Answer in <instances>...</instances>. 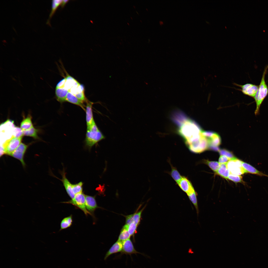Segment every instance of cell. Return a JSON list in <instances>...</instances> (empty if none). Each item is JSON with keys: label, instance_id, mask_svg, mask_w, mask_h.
Instances as JSON below:
<instances>
[{"label": "cell", "instance_id": "obj_1", "mask_svg": "<svg viewBox=\"0 0 268 268\" xmlns=\"http://www.w3.org/2000/svg\"><path fill=\"white\" fill-rule=\"evenodd\" d=\"M171 118L177 127V132L188 148L203 136L202 130L195 121L179 110L174 111Z\"/></svg>", "mask_w": 268, "mask_h": 268}, {"label": "cell", "instance_id": "obj_2", "mask_svg": "<svg viewBox=\"0 0 268 268\" xmlns=\"http://www.w3.org/2000/svg\"><path fill=\"white\" fill-rule=\"evenodd\" d=\"M268 68V66H267L264 68L258 90L254 98L256 104V108L254 112L255 115L259 114L261 106L268 95V87L265 80V76L267 73Z\"/></svg>", "mask_w": 268, "mask_h": 268}, {"label": "cell", "instance_id": "obj_3", "mask_svg": "<svg viewBox=\"0 0 268 268\" xmlns=\"http://www.w3.org/2000/svg\"><path fill=\"white\" fill-rule=\"evenodd\" d=\"M105 138L95 122L87 129L85 140V145L89 148H91Z\"/></svg>", "mask_w": 268, "mask_h": 268}, {"label": "cell", "instance_id": "obj_4", "mask_svg": "<svg viewBox=\"0 0 268 268\" xmlns=\"http://www.w3.org/2000/svg\"><path fill=\"white\" fill-rule=\"evenodd\" d=\"M22 137H17L13 136L7 140L0 147V151L10 156L21 143Z\"/></svg>", "mask_w": 268, "mask_h": 268}, {"label": "cell", "instance_id": "obj_5", "mask_svg": "<svg viewBox=\"0 0 268 268\" xmlns=\"http://www.w3.org/2000/svg\"><path fill=\"white\" fill-rule=\"evenodd\" d=\"M242 161L235 158L227 163V167L230 173L239 175L247 173L242 166Z\"/></svg>", "mask_w": 268, "mask_h": 268}, {"label": "cell", "instance_id": "obj_6", "mask_svg": "<svg viewBox=\"0 0 268 268\" xmlns=\"http://www.w3.org/2000/svg\"><path fill=\"white\" fill-rule=\"evenodd\" d=\"M85 196L86 195L82 192L76 194L73 199L63 203H70L75 205L82 211L86 215L91 214L86 208Z\"/></svg>", "mask_w": 268, "mask_h": 268}, {"label": "cell", "instance_id": "obj_7", "mask_svg": "<svg viewBox=\"0 0 268 268\" xmlns=\"http://www.w3.org/2000/svg\"><path fill=\"white\" fill-rule=\"evenodd\" d=\"M233 84L240 88L239 89L234 88L235 89L241 91L245 95L254 98L256 93L259 87V85L250 83L241 85L234 82Z\"/></svg>", "mask_w": 268, "mask_h": 268}, {"label": "cell", "instance_id": "obj_8", "mask_svg": "<svg viewBox=\"0 0 268 268\" xmlns=\"http://www.w3.org/2000/svg\"><path fill=\"white\" fill-rule=\"evenodd\" d=\"M65 79L64 78L59 82L56 85L55 89L56 98L57 100L60 103L66 102L67 95L68 90L64 87Z\"/></svg>", "mask_w": 268, "mask_h": 268}, {"label": "cell", "instance_id": "obj_9", "mask_svg": "<svg viewBox=\"0 0 268 268\" xmlns=\"http://www.w3.org/2000/svg\"><path fill=\"white\" fill-rule=\"evenodd\" d=\"M138 253L143 254L136 250L132 241L129 239L122 242V248L121 253L116 258H119L124 254L131 256L132 254Z\"/></svg>", "mask_w": 268, "mask_h": 268}, {"label": "cell", "instance_id": "obj_10", "mask_svg": "<svg viewBox=\"0 0 268 268\" xmlns=\"http://www.w3.org/2000/svg\"><path fill=\"white\" fill-rule=\"evenodd\" d=\"M28 147V145L21 143L10 156L20 161L24 167L26 166L24 160V156Z\"/></svg>", "mask_w": 268, "mask_h": 268}, {"label": "cell", "instance_id": "obj_11", "mask_svg": "<svg viewBox=\"0 0 268 268\" xmlns=\"http://www.w3.org/2000/svg\"><path fill=\"white\" fill-rule=\"evenodd\" d=\"M181 189L187 195L195 191L191 182L186 177H182L177 184Z\"/></svg>", "mask_w": 268, "mask_h": 268}, {"label": "cell", "instance_id": "obj_12", "mask_svg": "<svg viewBox=\"0 0 268 268\" xmlns=\"http://www.w3.org/2000/svg\"><path fill=\"white\" fill-rule=\"evenodd\" d=\"M207 138L209 143L208 149L214 151H219L220 150L219 146L221 143V139L218 134L214 132L211 136Z\"/></svg>", "mask_w": 268, "mask_h": 268}, {"label": "cell", "instance_id": "obj_13", "mask_svg": "<svg viewBox=\"0 0 268 268\" xmlns=\"http://www.w3.org/2000/svg\"><path fill=\"white\" fill-rule=\"evenodd\" d=\"M85 107L86 120L87 128L91 126L95 123L94 120L92 110L93 103L88 100L86 102Z\"/></svg>", "mask_w": 268, "mask_h": 268}, {"label": "cell", "instance_id": "obj_14", "mask_svg": "<svg viewBox=\"0 0 268 268\" xmlns=\"http://www.w3.org/2000/svg\"><path fill=\"white\" fill-rule=\"evenodd\" d=\"M85 205L87 210L90 213L93 212L99 207L97 205L95 196L86 195Z\"/></svg>", "mask_w": 268, "mask_h": 268}, {"label": "cell", "instance_id": "obj_15", "mask_svg": "<svg viewBox=\"0 0 268 268\" xmlns=\"http://www.w3.org/2000/svg\"><path fill=\"white\" fill-rule=\"evenodd\" d=\"M122 248V242L117 240L106 253L104 257L106 260L111 255L121 252Z\"/></svg>", "mask_w": 268, "mask_h": 268}, {"label": "cell", "instance_id": "obj_16", "mask_svg": "<svg viewBox=\"0 0 268 268\" xmlns=\"http://www.w3.org/2000/svg\"><path fill=\"white\" fill-rule=\"evenodd\" d=\"M62 179L61 180L67 194L71 198L73 199L75 195L73 192L72 189V184L66 177L65 173L64 171L62 174Z\"/></svg>", "mask_w": 268, "mask_h": 268}, {"label": "cell", "instance_id": "obj_17", "mask_svg": "<svg viewBox=\"0 0 268 268\" xmlns=\"http://www.w3.org/2000/svg\"><path fill=\"white\" fill-rule=\"evenodd\" d=\"M66 101L78 106L85 111V107L86 106L84 104V102L77 98L75 96L70 92L68 91L66 96Z\"/></svg>", "mask_w": 268, "mask_h": 268}, {"label": "cell", "instance_id": "obj_18", "mask_svg": "<svg viewBox=\"0 0 268 268\" xmlns=\"http://www.w3.org/2000/svg\"><path fill=\"white\" fill-rule=\"evenodd\" d=\"M242 166L247 173L268 177V175L259 171L253 166L246 163L242 161Z\"/></svg>", "mask_w": 268, "mask_h": 268}, {"label": "cell", "instance_id": "obj_19", "mask_svg": "<svg viewBox=\"0 0 268 268\" xmlns=\"http://www.w3.org/2000/svg\"><path fill=\"white\" fill-rule=\"evenodd\" d=\"M168 161L171 166V170L170 171L167 172L171 176L177 184L181 178L182 176L180 175L176 168L171 164L170 160L168 159Z\"/></svg>", "mask_w": 268, "mask_h": 268}, {"label": "cell", "instance_id": "obj_20", "mask_svg": "<svg viewBox=\"0 0 268 268\" xmlns=\"http://www.w3.org/2000/svg\"><path fill=\"white\" fill-rule=\"evenodd\" d=\"M62 1V0H52L51 9L49 14L48 18L46 24L51 26L50 20L59 6L61 5Z\"/></svg>", "mask_w": 268, "mask_h": 268}, {"label": "cell", "instance_id": "obj_21", "mask_svg": "<svg viewBox=\"0 0 268 268\" xmlns=\"http://www.w3.org/2000/svg\"><path fill=\"white\" fill-rule=\"evenodd\" d=\"M130 236L128 231V225L125 224L121 230L118 240L123 242L130 239Z\"/></svg>", "mask_w": 268, "mask_h": 268}, {"label": "cell", "instance_id": "obj_22", "mask_svg": "<svg viewBox=\"0 0 268 268\" xmlns=\"http://www.w3.org/2000/svg\"><path fill=\"white\" fill-rule=\"evenodd\" d=\"M33 126L32 120V117L30 115L24 118L20 124V128L22 130H28Z\"/></svg>", "mask_w": 268, "mask_h": 268}, {"label": "cell", "instance_id": "obj_23", "mask_svg": "<svg viewBox=\"0 0 268 268\" xmlns=\"http://www.w3.org/2000/svg\"><path fill=\"white\" fill-rule=\"evenodd\" d=\"M226 164H220V167L216 173L222 177L227 179L230 172L227 167Z\"/></svg>", "mask_w": 268, "mask_h": 268}, {"label": "cell", "instance_id": "obj_24", "mask_svg": "<svg viewBox=\"0 0 268 268\" xmlns=\"http://www.w3.org/2000/svg\"><path fill=\"white\" fill-rule=\"evenodd\" d=\"M72 222L71 215L64 218L60 224V230L66 229L71 226Z\"/></svg>", "mask_w": 268, "mask_h": 268}, {"label": "cell", "instance_id": "obj_25", "mask_svg": "<svg viewBox=\"0 0 268 268\" xmlns=\"http://www.w3.org/2000/svg\"><path fill=\"white\" fill-rule=\"evenodd\" d=\"M187 195L189 200L195 206L197 214L198 215L199 212L197 198V193L195 191Z\"/></svg>", "mask_w": 268, "mask_h": 268}, {"label": "cell", "instance_id": "obj_26", "mask_svg": "<svg viewBox=\"0 0 268 268\" xmlns=\"http://www.w3.org/2000/svg\"><path fill=\"white\" fill-rule=\"evenodd\" d=\"M22 131L23 135L32 137L35 139L38 138V130L34 126L28 130Z\"/></svg>", "mask_w": 268, "mask_h": 268}, {"label": "cell", "instance_id": "obj_27", "mask_svg": "<svg viewBox=\"0 0 268 268\" xmlns=\"http://www.w3.org/2000/svg\"><path fill=\"white\" fill-rule=\"evenodd\" d=\"M145 207H144L141 210L132 214V222L135 223L137 225L139 224L141 220V214Z\"/></svg>", "mask_w": 268, "mask_h": 268}, {"label": "cell", "instance_id": "obj_28", "mask_svg": "<svg viewBox=\"0 0 268 268\" xmlns=\"http://www.w3.org/2000/svg\"><path fill=\"white\" fill-rule=\"evenodd\" d=\"M205 163L214 171L216 172L219 168L220 164L219 162L214 161H209L206 160Z\"/></svg>", "mask_w": 268, "mask_h": 268}, {"label": "cell", "instance_id": "obj_29", "mask_svg": "<svg viewBox=\"0 0 268 268\" xmlns=\"http://www.w3.org/2000/svg\"><path fill=\"white\" fill-rule=\"evenodd\" d=\"M83 183L81 181L78 183L72 184V189L75 195L82 192Z\"/></svg>", "mask_w": 268, "mask_h": 268}, {"label": "cell", "instance_id": "obj_30", "mask_svg": "<svg viewBox=\"0 0 268 268\" xmlns=\"http://www.w3.org/2000/svg\"><path fill=\"white\" fill-rule=\"evenodd\" d=\"M228 179L235 182H242V176L234 174L231 173L230 174Z\"/></svg>", "mask_w": 268, "mask_h": 268}, {"label": "cell", "instance_id": "obj_31", "mask_svg": "<svg viewBox=\"0 0 268 268\" xmlns=\"http://www.w3.org/2000/svg\"><path fill=\"white\" fill-rule=\"evenodd\" d=\"M218 152L221 155L225 156L231 159L235 158L232 152L226 149H220Z\"/></svg>", "mask_w": 268, "mask_h": 268}, {"label": "cell", "instance_id": "obj_32", "mask_svg": "<svg viewBox=\"0 0 268 268\" xmlns=\"http://www.w3.org/2000/svg\"><path fill=\"white\" fill-rule=\"evenodd\" d=\"M138 226L133 222L128 226V231L131 236L133 235L136 232Z\"/></svg>", "mask_w": 268, "mask_h": 268}, {"label": "cell", "instance_id": "obj_33", "mask_svg": "<svg viewBox=\"0 0 268 268\" xmlns=\"http://www.w3.org/2000/svg\"><path fill=\"white\" fill-rule=\"evenodd\" d=\"M14 136L17 137H20L23 136V132L21 128L16 127H14Z\"/></svg>", "mask_w": 268, "mask_h": 268}, {"label": "cell", "instance_id": "obj_34", "mask_svg": "<svg viewBox=\"0 0 268 268\" xmlns=\"http://www.w3.org/2000/svg\"><path fill=\"white\" fill-rule=\"evenodd\" d=\"M231 159L223 155H221L219 159V163L220 164L227 163Z\"/></svg>", "mask_w": 268, "mask_h": 268}, {"label": "cell", "instance_id": "obj_35", "mask_svg": "<svg viewBox=\"0 0 268 268\" xmlns=\"http://www.w3.org/2000/svg\"><path fill=\"white\" fill-rule=\"evenodd\" d=\"M132 214L125 216V224L128 226L132 222Z\"/></svg>", "mask_w": 268, "mask_h": 268}, {"label": "cell", "instance_id": "obj_36", "mask_svg": "<svg viewBox=\"0 0 268 268\" xmlns=\"http://www.w3.org/2000/svg\"><path fill=\"white\" fill-rule=\"evenodd\" d=\"M69 0H63L62 3L61 5V7L62 8H63L65 6L66 4L67 3Z\"/></svg>", "mask_w": 268, "mask_h": 268}]
</instances>
